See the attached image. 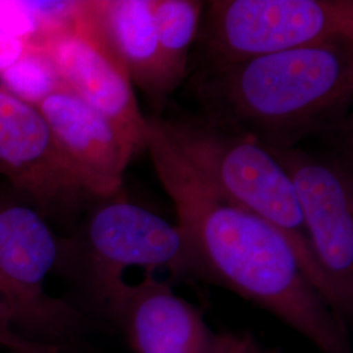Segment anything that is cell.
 <instances>
[{
	"mask_svg": "<svg viewBox=\"0 0 353 353\" xmlns=\"http://www.w3.org/2000/svg\"><path fill=\"white\" fill-rule=\"evenodd\" d=\"M58 265L75 278L100 314L131 267L165 268L173 278L196 276L182 229L131 202L122 190L93 203L75 234L61 240Z\"/></svg>",
	"mask_w": 353,
	"mask_h": 353,
	"instance_id": "277c9868",
	"label": "cell"
},
{
	"mask_svg": "<svg viewBox=\"0 0 353 353\" xmlns=\"http://www.w3.org/2000/svg\"><path fill=\"white\" fill-rule=\"evenodd\" d=\"M145 150L174 203L196 276L237 293L301 334L321 353H352L348 323L306 276L288 240L230 202L190 166L145 115Z\"/></svg>",
	"mask_w": 353,
	"mask_h": 353,
	"instance_id": "6da1fadb",
	"label": "cell"
},
{
	"mask_svg": "<svg viewBox=\"0 0 353 353\" xmlns=\"http://www.w3.org/2000/svg\"><path fill=\"white\" fill-rule=\"evenodd\" d=\"M150 117L181 157L214 189L278 229L306 276L338 313L334 293L312 250L296 190L278 159L256 140L192 112H181L172 101L160 115Z\"/></svg>",
	"mask_w": 353,
	"mask_h": 353,
	"instance_id": "3957f363",
	"label": "cell"
},
{
	"mask_svg": "<svg viewBox=\"0 0 353 353\" xmlns=\"http://www.w3.org/2000/svg\"><path fill=\"white\" fill-rule=\"evenodd\" d=\"M103 316L123 334L134 353H216L219 334L203 313L178 296L168 281L145 270L138 284L125 283Z\"/></svg>",
	"mask_w": 353,
	"mask_h": 353,
	"instance_id": "30bf717a",
	"label": "cell"
},
{
	"mask_svg": "<svg viewBox=\"0 0 353 353\" xmlns=\"http://www.w3.org/2000/svg\"><path fill=\"white\" fill-rule=\"evenodd\" d=\"M0 174L42 214L71 217L99 201L36 105L0 85Z\"/></svg>",
	"mask_w": 353,
	"mask_h": 353,
	"instance_id": "ba28073f",
	"label": "cell"
},
{
	"mask_svg": "<svg viewBox=\"0 0 353 353\" xmlns=\"http://www.w3.org/2000/svg\"><path fill=\"white\" fill-rule=\"evenodd\" d=\"M290 174L316 262L339 316H353V183L339 157L293 147L270 150Z\"/></svg>",
	"mask_w": 353,
	"mask_h": 353,
	"instance_id": "52a82bcc",
	"label": "cell"
},
{
	"mask_svg": "<svg viewBox=\"0 0 353 353\" xmlns=\"http://www.w3.org/2000/svg\"><path fill=\"white\" fill-rule=\"evenodd\" d=\"M338 39H353L351 0L204 1L189 74Z\"/></svg>",
	"mask_w": 353,
	"mask_h": 353,
	"instance_id": "5b68a950",
	"label": "cell"
},
{
	"mask_svg": "<svg viewBox=\"0 0 353 353\" xmlns=\"http://www.w3.org/2000/svg\"><path fill=\"white\" fill-rule=\"evenodd\" d=\"M89 12L117 58L160 115L178 87L160 49L152 0L88 1Z\"/></svg>",
	"mask_w": 353,
	"mask_h": 353,
	"instance_id": "7c38bea8",
	"label": "cell"
},
{
	"mask_svg": "<svg viewBox=\"0 0 353 353\" xmlns=\"http://www.w3.org/2000/svg\"><path fill=\"white\" fill-rule=\"evenodd\" d=\"M0 33L26 42L37 37V21L28 10L26 0H0Z\"/></svg>",
	"mask_w": 353,
	"mask_h": 353,
	"instance_id": "9a60e30c",
	"label": "cell"
},
{
	"mask_svg": "<svg viewBox=\"0 0 353 353\" xmlns=\"http://www.w3.org/2000/svg\"><path fill=\"white\" fill-rule=\"evenodd\" d=\"M0 330L4 332H8V334H17L13 328L12 316L10 314V310L6 305L1 290H0ZM17 335H20V334H17Z\"/></svg>",
	"mask_w": 353,
	"mask_h": 353,
	"instance_id": "ac0fdd59",
	"label": "cell"
},
{
	"mask_svg": "<svg viewBox=\"0 0 353 353\" xmlns=\"http://www.w3.org/2000/svg\"><path fill=\"white\" fill-rule=\"evenodd\" d=\"M216 353H281L275 348L265 347L248 331L221 332Z\"/></svg>",
	"mask_w": 353,
	"mask_h": 353,
	"instance_id": "2e32d148",
	"label": "cell"
},
{
	"mask_svg": "<svg viewBox=\"0 0 353 353\" xmlns=\"http://www.w3.org/2000/svg\"><path fill=\"white\" fill-rule=\"evenodd\" d=\"M204 1L152 0L160 49L166 68L179 88L189 76L190 55L198 37Z\"/></svg>",
	"mask_w": 353,
	"mask_h": 353,
	"instance_id": "4fadbf2b",
	"label": "cell"
},
{
	"mask_svg": "<svg viewBox=\"0 0 353 353\" xmlns=\"http://www.w3.org/2000/svg\"><path fill=\"white\" fill-rule=\"evenodd\" d=\"M61 240L36 207L0 196V290L13 328L26 339L64 348L87 330V318L46 292Z\"/></svg>",
	"mask_w": 353,
	"mask_h": 353,
	"instance_id": "8992f818",
	"label": "cell"
},
{
	"mask_svg": "<svg viewBox=\"0 0 353 353\" xmlns=\"http://www.w3.org/2000/svg\"><path fill=\"white\" fill-rule=\"evenodd\" d=\"M192 113L270 150L312 137L348 134L353 102V39L192 71Z\"/></svg>",
	"mask_w": 353,
	"mask_h": 353,
	"instance_id": "7a4b0ae2",
	"label": "cell"
},
{
	"mask_svg": "<svg viewBox=\"0 0 353 353\" xmlns=\"http://www.w3.org/2000/svg\"><path fill=\"white\" fill-rule=\"evenodd\" d=\"M28 43L48 55L65 88L109 118L140 151L145 150V115L134 84L93 21L88 1L72 26Z\"/></svg>",
	"mask_w": 353,
	"mask_h": 353,
	"instance_id": "9c48e42d",
	"label": "cell"
},
{
	"mask_svg": "<svg viewBox=\"0 0 353 353\" xmlns=\"http://www.w3.org/2000/svg\"><path fill=\"white\" fill-rule=\"evenodd\" d=\"M28 48V42L21 38L0 33V72L14 63Z\"/></svg>",
	"mask_w": 353,
	"mask_h": 353,
	"instance_id": "e0dca14e",
	"label": "cell"
},
{
	"mask_svg": "<svg viewBox=\"0 0 353 353\" xmlns=\"http://www.w3.org/2000/svg\"><path fill=\"white\" fill-rule=\"evenodd\" d=\"M0 85L23 101L37 105L63 84L48 55L28 43L26 52L0 72Z\"/></svg>",
	"mask_w": 353,
	"mask_h": 353,
	"instance_id": "5bb4252c",
	"label": "cell"
},
{
	"mask_svg": "<svg viewBox=\"0 0 353 353\" xmlns=\"http://www.w3.org/2000/svg\"><path fill=\"white\" fill-rule=\"evenodd\" d=\"M36 106L97 199L122 190L127 166L141 152L128 135L64 85Z\"/></svg>",
	"mask_w": 353,
	"mask_h": 353,
	"instance_id": "8fae6325",
	"label": "cell"
}]
</instances>
